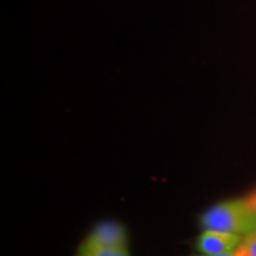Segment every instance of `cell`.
I'll use <instances>...</instances> for the list:
<instances>
[{"mask_svg":"<svg viewBox=\"0 0 256 256\" xmlns=\"http://www.w3.org/2000/svg\"><path fill=\"white\" fill-rule=\"evenodd\" d=\"M243 236L215 229H204L194 243L198 254L212 255L232 252L240 244Z\"/></svg>","mask_w":256,"mask_h":256,"instance_id":"obj_2","label":"cell"},{"mask_svg":"<svg viewBox=\"0 0 256 256\" xmlns=\"http://www.w3.org/2000/svg\"><path fill=\"white\" fill-rule=\"evenodd\" d=\"M238 256H256V234L252 232L242 238V241L236 247Z\"/></svg>","mask_w":256,"mask_h":256,"instance_id":"obj_5","label":"cell"},{"mask_svg":"<svg viewBox=\"0 0 256 256\" xmlns=\"http://www.w3.org/2000/svg\"><path fill=\"white\" fill-rule=\"evenodd\" d=\"M255 232V234H256V230H255V232Z\"/></svg>","mask_w":256,"mask_h":256,"instance_id":"obj_8","label":"cell"},{"mask_svg":"<svg viewBox=\"0 0 256 256\" xmlns=\"http://www.w3.org/2000/svg\"><path fill=\"white\" fill-rule=\"evenodd\" d=\"M192 256H238V252H236V248L232 252H220V254H212V255H204V254H194Z\"/></svg>","mask_w":256,"mask_h":256,"instance_id":"obj_7","label":"cell"},{"mask_svg":"<svg viewBox=\"0 0 256 256\" xmlns=\"http://www.w3.org/2000/svg\"><path fill=\"white\" fill-rule=\"evenodd\" d=\"M75 256H130L127 248H110L81 243Z\"/></svg>","mask_w":256,"mask_h":256,"instance_id":"obj_4","label":"cell"},{"mask_svg":"<svg viewBox=\"0 0 256 256\" xmlns=\"http://www.w3.org/2000/svg\"><path fill=\"white\" fill-rule=\"evenodd\" d=\"M243 200H244L246 203H247L249 209H250L256 215V190L250 192V194H247L246 197H243Z\"/></svg>","mask_w":256,"mask_h":256,"instance_id":"obj_6","label":"cell"},{"mask_svg":"<svg viewBox=\"0 0 256 256\" xmlns=\"http://www.w3.org/2000/svg\"><path fill=\"white\" fill-rule=\"evenodd\" d=\"M127 242L126 228L114 220L98 223L82 241L84 244L110 248H127Z\"/></svg>","mask_w":256,"mask_h":256,"instance_id":"obj_3","label":"cell"},{"mask_svg":"<svg viewBox=\"0 0 256 256\" xmlns=\"http://www.w3.org/2000/svg\"><path fill=\"white\" fill-rule=\"evenodd\" d=\"M204 229H215L244 236L256 230V215L244 200H224L208 209L200 216Z\"/></svg>","mask_w":256,"mask_h":256,"instance_id":"obj_1","label":"cell"}]
</instances>
